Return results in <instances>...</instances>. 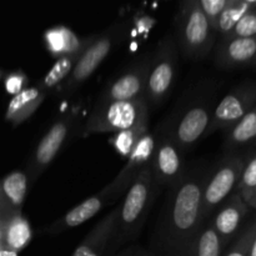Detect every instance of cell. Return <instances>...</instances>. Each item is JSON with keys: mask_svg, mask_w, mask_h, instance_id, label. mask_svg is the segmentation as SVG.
Masks as SVG:
<instances>
[{"mask_svg": "<svg viewBox=\"0 0 256 256\" xmlns=\"http://www.w3.org/2000/svg\"><path fill=\"white\" fill-rule=\"evenodd\" d=\"M159 186L152 178L150 165L145 168L126 190L124 200L118 205L116 229L110 244L109 254L134 242L142 232Z\"/></svg>", "mask_w": 256, "mask_h": 256, "instance_id": "7a4b0ae2", "label": "cell"}, {"mask_svg": "<svg viewBox=\"0 0 256 256\" xmlns=\"http://www.w3.org/2000/svg\"><path fill=\"white\" fill-rule=\"evenodd\" d=\"M215 62L224 69L256 64V36L222 38L215 50Z\"/></svg>", "mask_w": 256, "mask_h": 256, "instance_id": "2e32d148", "label": "cell"}, {"mask_svg": "<svg viewBox=\"0 0 256 256\" xmlns=\"http://www.w3.org/2000/svg\"><path fill=\"white\" fill-rule=\"evenodd\" d=\"M46 95V92H42L38 86L26 88L12 98L5 112V120L12 126L22 124L39 109Z\"/></svg>", "mask_w": 256, "mask_h": 256, "instance_id": "ffe728a7", "label": "cell"}, {"mask_svg": "<svg viewBox=\"0 0 256 256\" xmlns=\"http://www.w3.org/2000/svg\"><path fill=\"white\" fill-rule=\"evenodd\" d=\"M155 144H156V136L152 132H146L140 139L136 146L132 149L129 156L126 158V162L120 170L119 174L115 176L112 182L106 185L109 192H112L115 200H119L120 196L129 189L135 178L150 165L152 154H154Z\"/></svg>", "mask_w": 256, "mask_h": 256, "instance_id": "4fadbf2b", "label": "cell"}, {"mask_svg": "<svg viewBox=\"0 0 256 256\" xmlns=\"http://www.w3.org/2000/svg\"><path fill=\"white\" fill-rule=\"evenodd\" d=\"M175 22V42L185 59L199 60L212 52L216 40V32L200 9L198 0L182 2Z\"/></svg>", "mask_w": 256, "mask_h": 256, "instance_id": "3957f363", "label": "cell"}, {"mask_svg": "<svg viewBox=\"0 0 256 256\" xmlns=\"http://www.w3.org/2000/svg\"><path fill=\"white\" fill-rule=\"evenodd\" d=\"M0 256H19V254L6 249V248H2V249H0Z\"/></svg>", "mask_w": 256, "mask_h": 256, "instance_id": "d6a6232c", "label": "cell"}, {"mask_svg": "<svg viewBox=\"0 0 256 256\" xmlns=\"http://www.w3.org/2000/svg\"><path fill=\"white\" fill-rule=\"evenodd\" d=\"M32 239V229L30 222L22 214L10 216L4 224L2 246L19 254L30 244Z\"/></svg>", "mask_w": 256, "mask_h": 256, "instance_id": "44dd1931", "label": "cell"}, {"mask_svg": "<svg viewBox=\"0 0 256 256\" xmlns=\"http://www.w3.org/2000/svg\"><path fill=\"white\" fill-rule=\"evenodd\" d=\"M178 45L172 35H166L158 44L150 58L145 100L148 104L159 105L172 92L176 76Z\"/></svg>", "mask_w": 256, "mask_h": 256, "instance_id": "52a82bcc", "label": "cell"}, {"mask_svg": "<svg viewBox=\"0 0 256 256\" xmlns=\"http://www.w3.org/2000/svg\"><path fill=\"white\" fill-rule=\"evenodd\" d=\"M252 210H256V194H255V200H254V206H252Z\"/></svg>", "mask_w": 256, "mask_h": 256, "instance_id": "f35d334b", "label": "cell"}, {"mask_svg": "<svg viewBox=\"0 0 256 256\" xmlns=\"http://www.w3.org/2000/svg\"><path fill=\"white\" fill-rule=\"evenodd\" d=\"M5 76V72H4V70L2 69V68H0V80L2 79V78Z\"/></svg>", "mask_w": 256, "mask_h": 256, "instance_id": "74e56055", "label": "cell"}, {"mask_svg": "<svg viewBox=\"0 0 256 256\" xmlns=\"http://www.w3.org/2000/svg\"><path fill=\"white\" fill-rule=\"evenodd\" d=\"M249 256H256V235L252 242V246H250V252H249Z\"/></svg>", "mask_w": 256, "mask_h": 256, "instance_id": "836d02e7", "label": "cell"}, {"mask_svg": "<svg viewBox=\"0 0 256 256\" xmlns=\"http://www.w3.org/2000/svg\"><path fill=\"white\" fill-rule=\"evenodd\" d=\"M255 8L256 0H230L228 6L215 22V32L220 34L222 38L229 36L238 22Z\"/></svg>", "mask_w": 256, "mask_h": 256, "instance_id": "603a6c76", "label": "cell"}, {"mask_svg": "<svg viewBox=\"0 0 256 256\" xmlns=\"http://www.w3.org/2000/svg\"><path fill=\"white\" fill-rule=\"evenodd\" d=\"M150 58H144L108 82L96 104L145 99Z\"/></svg>", "mask_w": 256, "mask_h": 256, "instance_id": "7c38bea8", "label": "cell"}, {"mask_svg": "<svg viewBox=\"0 0 256 256\" xmlns=\"http://www.w3.org/2000/svg\"><path fill=\"white\" fill-rule=\"evenodd\" d=\"M136 256H152V255H150L149 252H148L145 249H142V250H140V252H139V254H138Z\"/></svg>", "mask_w": 256, "mask_h": 256, "instance_id": "8d00e7d4", "label": "cell"}, {"mask_svg": "<svg viewBox=\"0 0 256 256\" xmlns=\"http://www.w3.org/2000/svg\"><path fill=\"white\" fill-rule=\"evenodd\" d=\"M256 235V218L244 229V232L239 235L234 244L232 245L222 256H249L250 246Z\"/></svg>", "mask_w": 256, "mask_h": 256, "instance_id": "83f0119b", "label": "cell"}, {"mask_svg": "<svg viewBox=\"0 0 256 256\" xmlns=\"http://www.w3.org/2000/svg\"><path fill=\"white\" fill-rule=\"evenodd\" d=\"M245 162L246 159L242 155L229 154L220 160L212 169H208L202 186V222H209L220 205L236 192Z\"/></svg>", "mask_w": 256, "mask_h": 256, "instance_id": "8992f818", "label": "cell"}, {"mask_svg": "<svg viewBox=\"0 0 256 256\" xmlns=\"http://www.w3.org/2000/svg\"><path fill=\"white\" fill-rule=\"evenodd\" d=\"M145 122H149V106L145 99L104 104L95 102L85 122L82 136L104 132L115 134Z\"/></svg>", "mask_w": 256, "mask_h": 256, "instance_id": "277c9868", "label": "cell"}, {"mask_svg": "<svg viewBox=\"0 0 256 256\" xmlns=\"http://www.w3.org/2000/svg\"><path fill=\"white\" fill-rule=\"evenodd\" d=\"M142 250V248L136 246V245H130V246H128L126 249L122 250V252H119L116 256H136L139 254V252Z\"/></svg>", "mask_w": 256, "mask_h": 256, "instance_id": "1f68e13d", "label": "cell"}, {"mask_svg": "<svg viewBox=\"0 0 256 256\" xmlns=\"http://www.w3.org/2000/svg\"><path fill=\"white\" fill-rule=\"evenodd\" d=\"M229 2L230 0H198V4H199L202 12H204V15L210 22L212 26L214 28L218 18L222 15V12L228 6Z\"/></svg>", "mask_w": 256, "mask_h": 256, "instance_id": "4dcf8cb0", "label": "cell"}, {"mask_svg": "<svg viewBox=\"0 0 256 256\" xmlns=\"http://www.w3.org/2000/svg\"><path fill=\"white\" fill-rule=\"evenodd\" d=\"M256 105V82H245L225 95L212 112L209 134L228 130Z\"/></svg>", "mask_w": 256, "mask_h": 256, "instance_id": "8fae6325", "label": "cell"}, {"mask_svg": "<svg viewBox=\"0 0 256 256\" xmlns=\"http://www.w3.org/2000/svg\"><path fill=\"white\" fill-rule=\"evenodd\" d=\"M78 118L75 114H65L58 118L44 136L40 139L35 148L28 166V178L30 184L36 182L38 178L46 170L58 156L62 148L66 145L76 125Z\"/></svg>", "mask_w": 256, "mask_h": 256, "instance_id": "9c48e42d", "label": "cell"}, {"mask_svg": "<svg viewBox=\"0 0 256 256\" xmlns=\"http://www.w3.org/2000/svg\"><path fill=\"white\" fill-rule=\"evenodd\" d=\"M125 32V25L116 22L110 25L102 34L94 36L86 49L80 54L72 74L62 82L59 96L68 99L74 95L79 88L94 74L95 70L106 59L112 50L124 40Z\"/></svg>", "mask_w": 256, "mask_h": 256, "instance_id": "5b68a950", "label": "cell"}, {"mask_svg": "<svg viewBox=\"0 0 256 256\" xmlns=\"http://www.w3.org/2000/svg\"><path fill=\"white\" fill-rule=\"evenodd\" d=\"M94 39V35L89 38H79L70 28L64 25L49 28L42 35L44 45L48 52L55 59L66 55L82 54L88 45Z\"/></svg>", "mask_w": 256, "mask_h": 256, "instance_id": "ac0fdd59", "label": "cell"}, {"mask_svg": "<svg viewBox=\"0 0 256 256\" xmlns=\"http://www.w3.org/2000/svg\"><path fill=\"white\" fill-rule=\"evenodd\" d=\"M249 210L250 208L248 206L246 202L240 198L238 192H234L226 202L220 205L219 209L209 220L225 246L239 232Z\"/></svg>", "mask_w": 256, "mask_h": 256, "instance_id": "9a60e30c", "label": "cell"}, {"mask_svg": "<svg viewBox=\"0 0 256 256\" xmlns=\"http://www.w3.org/2000/svg\"><path fill=\"white\" fill-rule=\"evenodd\" d=\"M212 109L206 100L188 105L182 112L166 124L165 132L178 145L182 154L190 152L202 138L209 135Z\"/></svg>", "mask_w": 256, "mask_h": 256, "instance_id": "ba28073f", "label": "cell"}, {"mask_svg": "<svg viewBox=\"0 0 256 256\" xmlns=\"http://www.w3.org/2000/svg\"><path fill=\"white\" fill-rule=\"evenodd\" d=\"M229 36L232 38H252L256 36V8L250 10L238 22ZM226 38V36H225Z\"/></svg>", "mask_w": 256, "mask_h": 256, "instance_id": "f546056e", "label": "cell"}, {"mask_svg": "<svg viewBox=\"0 0 256 256\" xmlns=\"http://www.w3.org/2000/svg\"><path fill=\"white\" fill-rule=\"evenodd\" d=\"M79 56L80 54H75L66 55V56H62L59 58V59H56V62L52 64V66L50 68L49 72L45 74V76L42 78V82H39L38 88H39L42 92L48 94V92H50L52 90H54L58 85L62 84V82L69 78V75L72 74V69H74Z\"/></svg>", "mask_w": 256, "mask_h": 256, "instance_id": "d4e9b609", "label": "cell"}, {"mask_svg": "<svg viewBox=\"0 0 256 256\" xmlns=\"http://www.w3.org/2000/svg\"><path fill=\"white\" fill-rule=\"evenodd\" d=\"M114 202H116V200L112 196V192H109V189L105 186L99 192L85 199L84 202H82L76 206L72 208V210H69L66 214L55 220L54 222H52L45 229V232L49 235H58L70 229H74L76 226H80L82 224L86 222L88 220L94 218L105 206H108V205Z\"/></svg>", "mask_w": 256, "mask_h": 256, "instance_id": "5bb4252c", "label": "cell"}, {"mask_svg": "<svg viewBox=\"0 0 256 256\" xmlns=\"http://www.w3.org/2000/svg\"><path fill=\"white\" fill-rule=\"evenodd\" d=\"M8 219H9V218L6 216V214H5L4 209H2V202H0V220H2V222H6Z\"/></svg>", "mask_w": 256, "mask_h": 256, "instance_id": "e575fe53", "label": "cell"}, {"mask_svg": "<svg viewBox=\"0 0 256 256\" xmlns=\"http://www.w3.org/2000/svg\"><path fill=\"white\" fill-rule=\"evenodd\" d=\"M242 200L246 202L250 210L254 206V200L256 194V152L246 159L238 184L236 192Z\"/></svg>", "mask_w": 256, "mask_h": 256, "instance_id": "4316f807", "label": "cell"}, {"mask_svg": "<svg viewBox=\"0 0 256 256\" xmlns=\"http://www.w3.org/2000/svg\"><path fill=\"white\" fill-rule=\"evenodd\" d=\"M150 170L158 186L168 189L175 186L186 172L182 152L164 129L156 136Z\"/></svg>", "mask_w": 256, "mask_h": 256, "instance_id": "30bf717a", "label": "cell"}, {"mask_svg": "<svg viewBox=\"0 0 256 256\" xmlns=\"http://www.w3.org/2000/svg\"><path fill=\"white\" fill-rule=\"evenodd\" d=\"M225 248L210 222H206L200 229L186 256H222Z\"/></svg>", "mask_w": 256, "mask_h": 256, "instance_id": "cb8c5ba5", "label": "cell"}, {"mask_svg": "<svg viewBox=\"0 0 256 256\" xmlns=\"http://www.w3.org/2000/svg\"><path fill=\"white\" fill-rule=\"evenodd\" d=\"M146 132H149V122L138 124L130 129L122 130V132H115L110 136L109 142L120 156L128 158Z\"/></svg>", "mask_w": 256, "mask_h": 256, "instance_id": "484cf974", "label": "cell"}, {"mask_svg": "<svg viewBox=\"0 0 256 256\" xmlns=\"http://www.w3.org/2000/svg\"><path fill=\"white\" fill-rule=\"evenodd\" d=\"M256 144V105L235 125L226 130L225 148L240 149Z\"/></svg>", "mask_w": 256, "mask_h": 256, "instance_id": "7402d4cb", "label": "cell"}, {"mask_svg": "<svg viewBox=\"0 0 256 256\" xmlns=\"http://www.w3.org/2000/svg\"><path fill=\"white\" fill-rule=\"evenodd\" d=\"M118 208L95 224L89 234L75 248L72 256H106L116 229Z\"/></svg>", "mask_w": 256, "mask_h": 256, "instance_id": "e0dca14e", "label": "cell"}, {"mask_svg": "<svg viewBox=\"0 0 256 256\" xmlns=\"http://www.w3.org/2000/svg\"><path fill=\"white\" fill-rule=\"evenodd\" d=\"M30 182L26 172L14 170L0 179V202L8 218L22 214V209L29 192Z\"/></svg>", "mask_w": 256, "mask_h": 256, "instance_id": "d6986e66", "label": "cell"}, {"mask_svg": "<svg viewBox=\"0 0 256 256\" xmlns=\"http://www.w3.org/2000/svg\"><path fill=\"white\" fill-rule=\"evenodd\" d=\"M2 248H4V246H2V244H0V249H2Z\"/></svg>", "mask_w": 256, "mask_h": 256, "instance_id": "ab89813d", "label": "cell"}, {"mask_svg": "<svg viewBox=\"0 0 256 256\" xmlns=\"http://www.w3.org/2000/svg\"><path fill=\"white\" fill-rule=\"evenodd\" d=\"M4 224L5 222L0 220V244H2V234H4Z\"/></svg>", "mask_w": 256, "mask_h": 256, "instance_id": "d590c367", "label": "cell"}, {"mask_svg": "<svg viewBox=\"0 0 256 256\" xmlns=\"http://www.w3.org/2000/svg\"><path fill=\"white\" fill-rule=\"evenodd\" d=\"M29 82V76H28L22 69L8 72V74H5V76L2 78L5 92H6L8 94L12 95V96H15L16 94L22 92V90L26 89Z\"/></svg>", "mask_w": 256, "mask_h": 256, "instance_id": "f1b7e54d", "label": "cell"}, {"mask_svg": "<svg viewBox=\"0 0 256 256\" xmlns=\"http://www.w3.org/2000/svg\"><path fill=\"white\" fill-rule=\"evenodd\" d=\"M208 169L186 170L182 179L170 188L146 252L152 256H186L200 229L202 186Z\"/></svg>", "mask_w": 256, "mask_h": 256, "instance_id": "6da1fadb", "label": "cell"}]
</instances>
